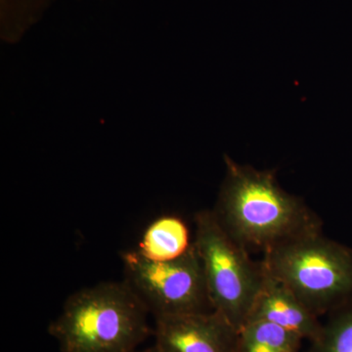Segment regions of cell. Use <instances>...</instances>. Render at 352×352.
I'll list each match as a JSON object with an SVG mask.
<instances>
[{"label": "cell", "mask_w": 352, "mask_h": 352, "mask_svg": "<svg viewBox=\"0 0 352 352\" xmlns=\"http://www.w3.org/2000/svg\"><path fill=\"white\" fill-rule=\"evenodd\" d=\"M226 175L212 210L226 232L248 251L264 252L322 232V222L302 198L285 191L275 170H258L224 156Z\"/></svg>", "instance_id": "obj_1"}, {"label": "cell", "mask_w": 352, "mask_h": 352, "mask_svg": "<svg viewBox=\"0 0 352 352\" xmlns=\"http://www.w3.org/2000/svg\"><path fill=\"white\" fill-rule=\"evenodd\" d=\"M149 315L126 282H103L69 296L48 333L61 352H135Z\"/></svg>", "instance_id": "obj_2"}, {"label": "cell", "mask_w": 352, "mask_h": 352, "mask_svg": "<svg viewBox=\"0 0 352 352\" xmlns=\"http://www.w3.org/2000/svg\"><path fill=\"white\" fill-rule=\"evenodd\" d=\"M261 263L318 317L352 298V249L322 232L278 245L264 252Z\"/></svg>", "instance_id": "obj_3"}, {"label": "cell", "mask_w": 352, "mask_h": 352, "mask_svg": "<svg viewBox=\"0 0 352 352\" xmlns=\"http://www.w3.org/2000/svg\"><path fill=\"white\" fill-rule=\"evenodd\" d=\"M194 245L200 258L212 310L240 331L249 320L264 279L261 261L234 240L212 210L195 217Z\"/></svg>", "instance_id": "obj_4"}, {"label": "cell", "mask_w": 352, "mask_h": 352, "mask_svg": "<svg viewBox=\"0 0 352 352\" xmlns=\"http://www.w3.org/2000/svg\"><path fill=\"white\" fill-rule=\"evenodd\" d=\"M124 281L155 319L212 311L195 245L180 258H145L138 251L122 254Z\"/></svg>", "instance_id": "obj_5"}, {"label": "cell", "mask_w": 352, "mask_h": 352, "mask_svg": "<svg viewBox=\"0 0 352 352\" xmlns=\"http://www.w3.org/2000/svg\"><path fill=\"white\" fill-rule=\"evenodd\" d=\"M154 335L161 352H237L239 331L212 310L157 318Z\"/></svg>", "instance_id": "obj_6"}, {"label": "cell", "mask_w": 352, "mask_h": 352, "mask_svg": "<svg viewBox=\"0 0 352 352\" xmlns=\"http://www.w3.org/2000/svg\"><path fill=\"white\" fill-rule=\"evenodd\" d=\"M250 319L272 322L310 342L320 336L323 327L320 317L315 315L287 287L266 272Z\"/></svg>", "instance_id": "obj_7"}, {"label": "cell", "mask_w": 352, "mask_h": 352, "mask_svg": "<svg viewBox=\"0 0 352 352\" xmlns=\"http://www.w3.org/2000/svg\"><path fill=\"white\" fill-rule=\"evenodd\" d=\"M193 245L184 220L173 215L161 217L143 233L136 251L145 258L166 261L180 258Z\"/></svg>", "instance_id": "obj_8"}, {"label": "cell", "mask_w": 352, "mask_h": 352, "mask_svg": "<svg viewBox=\"0 0 352 352\" xmlns=\"http://www.w3.org/2000/svg\"><path fill=\"white\" fill-rule=\"evenodd\" d=\"M302 340L272 322L250 319L240 329L237 352H300Z\"/></svg>", "instance_id": "obj_9"}, {"label": "cell", "mask_w": 352, "mask_h": 352, "mask_svg": "<svg viewBox=\"0 0 352 352\" xmlns=\"http://www.w3.org/2000/svg\"><path fill=\"white\" fill-rule=\"evenodd\" d=\"M328 316L308 352H352V298Z\"/></svg>", "instance_id": "obj_10"}, {"label": "cell", "mask_w": 352, "mask_h": 352, "mask_svg": "<svg viewBox=\"0 0 352 352\" xmlns=\"http://www.w3.org/2000/svg\"><path fill=\"white\" fill-rule=\"evenodd\" d=\"M135 352H161L159 351V349H157L156 346H154L153 347H149V349H144V351H138Z\"/></svg>", "instance_id": "obj_11"}, {"label": "cell", "mask_w": 352, "mask_h": 352, "mask_svg": "<svg viewBox=\"0 0 352 352\" xmlns=\"http://www.w3.org/2000/svg\"><path fill=\"white\" fill-rule=\"evenodd\" d=\"M308 352V351H307Z\"/></svg>", "instance_id": "obj_12"}]
</instances>
